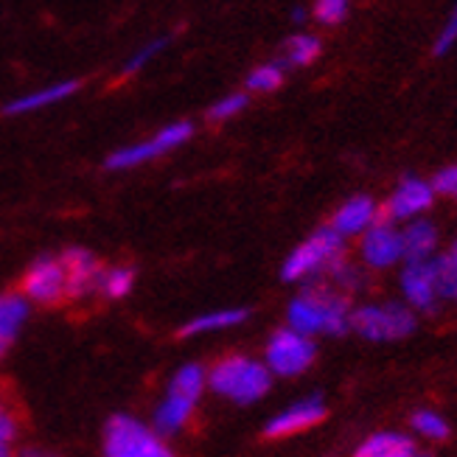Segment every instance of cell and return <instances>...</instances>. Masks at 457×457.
<instances>
[{
    "mask_svg": "<svg viewBox=\"0 0 457 457\" xmlns=\"http://www.w3.org/2000/svg\"><path fill=\"white\" fill-rule=\"evenodd\" d=\"M287 323L303 337L328 334L343 337L351 331V309L343 295L326 287H306L287 309Z\"/></svg>",
    "mask_w": 457,
    "mask_h": 457,
    "instance_id": "obj_1",
    "label": "cell"
},
{
    "mask_svg": "<svg viewBox=\"0 0 457 457\" xmlns=\"http://www.w3.org/2000/svg\"><path fill=\"white\" fill-rule=\"evenodd\" d=\"M208 387L233 404H255L272 387V373L250 356H225L208 373Z\"/></svg>",
    "mask_w": 457,
    "mask_h": 457,
    "instance_id": "obj_2",
    "label": "cell"
},
{
    "mask_svg": "<svg viewBox=\"0 0 457 457\" xmlns=\"http://www.w3.org/2000/svg\"><path fill=\"white\" fill-rule=\"evenodd\" d=\"M205 385H208V373L203 370V365H196V362L183 365L171 376L163 402L157 404V410H154L157 435H174V432H180L188 424L191 412H194L196 402H200Z\"/></svg>",
    "mask_w": 457,
    "mask_h": 457,
    "instance_id": "obj_3",
    "label": "cell"
},
{
    "mask_svg": "<svg viewBox=\"0 0 457 457\" xmlns=\"http://www.w3.org/2000/svg\"><path fill=\"white\" fill-rule=\"evenodd\" d=\"M104 457H174V452L154 427L118 412L104 427Z\"/></svg>",
    "mask_w": 457,
    "mask_h": 457,
    "instance_id": "obj_4",
    "label": "cell"
},
{
    "mask_svg": "<svg viewBox=\"0 0 457 457\" xmlns=\"http://www.w3.org/2000/svg\"><path fill=\"white\" fill-rule=\"evenodd\" d=\"M343 247H345V238L331 225L317 228L312 238H306L301 247H295L287 255V262L281 267V278L284 281H306V278L323 270L328 272L343 258Z\"/></svg>",
    "mask_w": 457,
    "mask_h": 457,
    "instance_id": "obj_5",
    "label": "cell"
},
{
    "mask_svg": "<svg viewBox=\"0 0 457 457\" xmlns=\"http://www.w3.org/2000/svg\"><path fill=\"white\" fill-rule=\"evenodd\" d=\"M351 331L370 343H393L404 340L415 331V314L404 303H382V306H360L351 312Z\"/></svg>",
    "mask_w": 457,
    "mask_h": 457,
    "instance_id": "obj_6",
    "label": "cell"
},
{
    "mask_svg": "<svg viewBox=\"0 0 457 457\" xmlns=\"http://www.w3.org/2000/svg\"><path fill=\"white\" fill-rule=\"evenodd\" d=\"M264 360L272 376H301L317 360V345L312 337H303L287 326L270 337Z\"/></svg>",
    "mask_w": 457,
    "mask_h": 457,
    "instance_id": "obj_7",
    "label": "cell"
},
{
    "mask_svg": "<svg viewBox=\"0 0 457 457\" xmlns=\"http://www.w3.org/2000/svg\"><path fill=\"white\" fill-rule=\"evenodd\" d=\"M194 135V127L188 121H177V124H169L163 127L161 132H157L154 137H149V141L144 144H132V146H124L118 149L107 157V169L112 171H121V169H135L141 166L146 161H154V157H161L177 146H183L188 137Z\"/></svg>",
    "mask_w": 457,
    "mask_h": 457,
    "instance_id": "obj_8",
    "label": "cell"
},
{
    "mask_svg": "<svg viewBox=\"0 0 457 457\" xmlns=\"http://www.w3.org/2000/svg\"><path fill=\"white\" fill-rule=\"evenodd\" d=\"M23 295L26 301L46 303V306L68 297V275L62 262L54 255H39L23 275Z\"/></svg>",
    "mask_w": 457,
    "mask_h": 457,
    "instance_id": "obj_9",
    "label": "cell"
},
{
    "mask_svg": "<svg viewBox=\"0 0 457 457\" xmlns=\"http://www.w3.org/2000/svg\"><path fill=\"white\" fill-rule=\"evenodd\" d=\"M326 419V404L317 393L306 395V399L289 404L284 412H278L275 419H270L264 424V435L267 438H287V435L312 429Z\"/></svg>",
    "mask_w": 457,
    "mask_h": 457,
    "instance_id": "obj_10",
    "label": "cell"
},
{
    "mask_svg": "<svg viewBox=\"0 0 457 457\" xmlns=\"http://www.w3.org/2000/svg\"><path fill=\"white\" fill-rule=\"evenodd\" d=\"M362 258L376 267L387 270L393 264H399L404 258V245H402V230H395L393 222H376L362 233Z\"/></svg>",
    "mask_w": 457,
    "mask_h": 457,
    "instance_id": "obj_11",
    "label": "cell"
},
{
    "mask_svg": "<svg viewBox=\"0 0 457 457\" xmlns=\"http://www.w3.org/2000/svg\"><path fill=\"white\" fill-rule=\"evenodd\" d=\"M59 262H62L65 275H68V297L79 301V297H85L98 289V281H102L104 270L96 262V255L90 250L68 247L62 255H59Z\"/></svg>",
    "mask_w": 457,
    "mask_h": 457,
    "instance_id": "obj_12",
    "label": "cell"
},
{
    "mask_svg": "<svg viewBox=\"0 0 457 457\" xmlns=\"http://www.w3.org/2000/svg\"><path fill=\"white\" fill-rule=\"evenodd\" d=\"M435 203V188L432 183H424L419 177H404L399 188L393 191L390 203H387V222H399V220H415L419 213L429 211Z\"/></svg>",
    "mask_w": 457,
    "mask_h": 457,
    "instance_id": "obj_13",
    "label": "cell"
},
{
    "mask_svg": "<svg viewBox=\"0 0 457 457\" xmlns=\"http://www.w3.org/2000/svg\"><path fill=\"white\" fill-rule=\"evenodd\" d=\"M402 292L404 301L415 309V312H427L432 314L438 309V289H435V275H432V264H407L402 272Z\"/></svg>",
    "mask_w": 457,
    "mask_h": 457,
    "instance_id": "obj_14",
    "label": "cell"
},
{
    "mask_svg": "<svg viewBox=\"0 0 457 457\" xmlns=\"http://www.w3.org/2000/svg\"><path fill=\"white\" fill-rule=\"evenodd\" d=\"M376 216H379V211H376V203L370 200V196H351V200L334 213L331 228L343 238L356 236V233H365L368 228H373Z\"/></svg>",
    "mask_w": 457,
    "mask_h": 457,
    "instance_id": "obj_15",
    "label": "cell"
},
{
    "mask_svg": "<svg viewBox=\"0 0 457 457\" xmlns=\"http://www.w3.org/2000/svg\"><path fill=\"white\" fill-rule=\"evenodd\" d=\"M353 457H432L415 446L412 438L402 432H376L362 446L353 452Z\"/></svg>",
    "mask_w": 457,
    "mask_h": 457,
    "instance_id": "obj_16",
    "label": "cell"
},
{
    "mask_svg": "<svg viewBox=\"0 0 457 457\" xmlns=\"http://www.w3.org/2000/svg\"><path fill=\"white\" fill-rule=\"evenodd\" d=\"M402 245L407 264H427L432 253L438 250V230L427 220H412L407 230H402Z\"/></svg>",
    "mask_w": 457,
    "mask_h": 457,
    "instance_id": "obj_17",
    "label": "cell"
},
{
    "mask_svg": "<svg viewBox=\"0 0 457 457\" xmlns=\"http://www.w3.org/2000/svg\"><path fill=\"white\" fill-rule=\"evenodd\" d=\"M250 317V309H216L208 314H200L188 320L183 326V337H196V334H211V331H222V328H233V326H242Z\"/></svg>",
    "mask_w": 457,
    "mask_h": 457,
    "instance_id": "obj_18",
    "label": "cell"
},
{
    "mask_svg": "<svg viewBox=\"0 0 457 457\" xmlns=\"http://www.w3.org/2000/svg\"><path fill=\"white\" fill-rule=\"evenodd\" d=\"M79 90V82H59V85H51L46 90H37V93H29L23 98H14L12 104H6V115H20V112H34V110H43V107H51L56 102H62V98L73 96Z\"/></svg>",
    "mask_w": 457,
    "mask_h": 457,
    "instance_id": "obj_19",
    "label": "cell"
},
{
    "mask_svg": "<svg viewBox=\"0 0 457 457\" xmlns=\"http://www.w3.org/2000/svg\"><path fill=\"white\" fill-rule=\"evenodd\" d=\"M29 317L26 295H0V343H12Z\"/></svg>",
    "mask_w": 457,
    "mask_h": 457,
    "instance_id": "obj_20",
    "label": "cell"
},
{
    "mask_svg": "<svg viewBox=\"0 0 457 457\" xmlns=\"http://www.w3.org/2000/svg\"><path fill=\"white\" fill-rule=\"evenodd\" d=\"M320 54H323L320 39L312 34H295L284 46V62L292 68H303V65H312Z\"/></svg>",
    "mask_w": 457,
    "mask_h": 457,
    "instance_id": "obj_21",
    "label": "cell"
},
{
    "mask_svg": "<svg viewBox=\"0 0 457 457\" xmlns=\"http://www.w3.org/2000/svg\"><path fill=\"white\" fill-rule=\"evenodd\" d=\"M135 287V270L132 267H110L102 272V281H98V292H102L107 301H121Z\"/></svg>",
    "mask_w": 457,
    "mask_h": 457,
    "instance_id": "obj_22",
    "label": "cell"
},
{
    "mask_svg": "<svg viewBox=\"0 0 457 457\" xmlns=\"http://www.w3.org/2000/svg\"><path fill=\"white\" fill-rule=\"evenodd\" d=\"M432 264V275H435V289H438V297H446V301L457 303V262L452 255H438Z\"/></svg>",
    "mask_w": 457,
    "mask_h": 457,
    "instance_id": "obj_23",
    "label": "cell"
},
{
    "mask_svg": "<svg viewBox=\"0 0 457 457\" xmlns=\"http://www.w3.org/2000/svg\"><path fill=\"white\" fill-rule=\"evenodd\" d=\"M412 429L424 435V438L429 441H446L449 438V424L441 412H435V410H415L412 412Z\"/></svg>",
    "mask_w": 457,
    "mask_h": 457,
    "instance_id": "obj_24",
    "label": "cell"
},
{
    "mask_svg": "<svg viewBox=\"0 0 457 457\" xmlns=\"http://www.w3.org/2000/svg\"><path fill=\"white\" fill-rule=\"evenodd\" d=\"M284 85V68L278 62H270V65H262L255 68L250 76H247V87L255 90V93H272Z\"/></svg>",
    "mask_w": 457,
    "mask_h": 457,
    "instance_id": "obj_25",
    "label": "cell"
},
{
    "mask_svg": "<svg viewBox=\"0 0 457 457\" xmlns=\"http://www.w3.org/2000/svg\"><path fill=\"white\" fill-rule=\"evenodd\" d=\"M245 107H247V93H230L208 110V118L211 121H228V118L238 115Z\"/></svg>",
    "mask_w": 457,
    "mask_h": 457,
    "instance_id": "obj_26",
    "label": "cell"
},
{
    "mask_svg": "<svg viewBox=\"0 0 457 457\" xmlns=\"http://www.w3.org/2000/svg\"><path fill=\"white\" fill-rule=\"evenodd\" d=\"M169 46V37H161V39H152V43L149 46H144L141 51H137L135 56H129V62L124 65V76H132V73H137V71H141L146 62H149V59L152 56H157V54H161L163 48Z\"/></svg>",
    "mask_w": 457,
    "mask_h": 457,
    "instance_id": "obj_27",
    "label": "cell"
},
{
    "mask_svg": "<svg viewBox=\"0 0 457 457\" xmlns=\"http://www.w3.org/2000/svg\"><path fill=\"white\" fill-rule=\"evenodd\" d=\"M314 14L320 23H340V20L348 14V0H317L314 4Z\"/></svg>",
    "mask_w": 457,
    "mask_h": 457,
    "instance_id": "obj_28",
    "label": "cell"
},
{
    "mask_svg": "<svg viewBox=\"0 0 457 457\" xmlns=\"http://www.w3.org/2000/svg\"><path fill=\"white\" fill-rule=\"evenodd\" d=\"M17 438V421L12 412L0 404V457H12V444Z\"/></svg>",
    "mask_w": 457,
    "mask_h": 457,
    "instance_id": "obj_29",
    "label": "cell"
},
{
    "mask_svg": "<svg viewBox=\"0 0 457 457\" xmlns=\"http://www.w3.org/2000/svg\"><path fill=\"white\" fill-rule=\"evenodd\" d=\"M432 188H435V194H444V196L457 200V166H446L435 174Z\"/></svg>",
    "mask_w": 457,
    "mask_h": 457,
    "instance_id": "obj_30",
    "label": "cell"
},
{
    "mask_svg": "<svg viewBox=\"0 0 457 457\" xmlns=\"http://www.w3.org/2000/svg\"><path fill=\"white\" fill-rule=\"evenodd\" d=\"M457 43V6L452 9V14H449V20H446V26H444V31H441V37H438V43H435V56H444V54H449V48Z\"/></svg>",
    "mask_w": 457,
    "mask_h": 457,
    "instance_id": "obj_31",
    "label": "cell"
},
{
    "mask_svg": "<svg viewBox=\"0 0 457 457\" xmlns=\"http://www.w3.org/2000/svg\"><path fill=\"white\" fill-rule=\"evenodd\" d=\"M20 457H59V454H54L48 449H39V446H29V449L20 452Z\"/></svg>",
    "mask_w": 457,
    "mask_h": 457,
    "instance_id": "obj_32",
    "label": "cell"
},
{
    "mask_svg": "<svg viewBox=\"0 0 457 457\" xmlns=\"http://www.w3.org/2000/svg\"><path fill=\"white\" fill-rule=\"evenodd\" d=\"M292 17H295V23H303V9H292Z\"/></svg>",
    "mask_w": 457,
    "mask_h": 457,
    "instance_id": "obj_33",
    "label": "cell"
},
{
    "mask_svg": "<svg viewBox=\"0 0 457 457\" xmlns=\"http://www.w3.org/2000/svg\"><path fill=\"white\" fill-rule=\"evenodd\" d=\"M6 348H9L6 343H0V356H4V353H6Z\"/></svg>",
    "mask_w": 457,
    "mask_h": 457,
    "instance_id": "obj_34",
    "label": "cell"
},
{
    "mask_svg": "<svg viewBox=\"0 0 457 457\" xmlns=\"http://www.w3.org/2000/svg\"><path fill=\"white\" fill-rule=\"evenodd\" d=\"M449 255H452V258H454V262H457V245L452 247V253H449Z\"/></svg>",
    "mask_w": 457,
    "mask_h": 457,
    "instance_id": "obj_35",
    "label": "cell"
}]
</instances>
